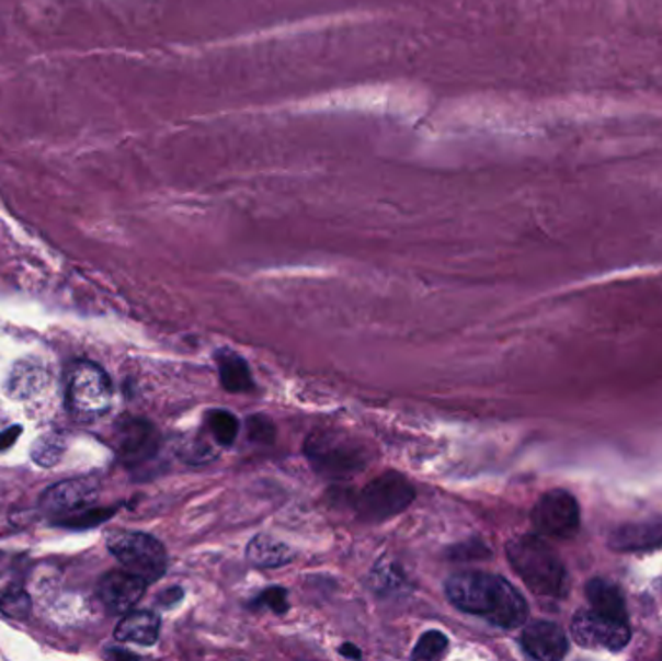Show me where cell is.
I'll return each mask as SVG.
<instances>
[{
  "instance_id": "d4e9b609",
  "label": "cell",
  "mask_w": 662,
  "mask_h": 661,
  "mask_svg": "<svg viewBox=\"0 0 662 661\" xmlns=\"http://www.w3.org/2000/svg\"><path fill=\"white\" fill-rule=\"evenodd\" d=\"M183 597V590L181 588H173V590H169L163 595H159V603H163V605H173V603L179 602Z\"/></svg>"
},
{
  "instance_id": "6da1fadb",
  "label": "cell",
  "mask_w": 662,
  "mask_h": 661,
  "mask_svg": "<svg viewBox=\"0 0 662 661\" xmlns=\"http://www.w3.org/2000/svg\"><path fill=\"white\" fill-rule=\"evenodd\" d=\"M446 595L459 612L471 613L502 628L522 627L529 605L505 578L489 572H457L447 578Z\"/></svg>"
},
{
  "instance_id": "9c48e42d",
  "label": "cell",
  "mask_w": 662,
  "mask_h": 661,
  "mask_svg": "<svg viewBox=\"0 0 662 661\" xmlns=\"http://www.w3.org/2000/svg\"><path fill=\"white\" fill-rule=\"evenodd\" d=\"M98 497V489L90 479H70L50 487L43 494V511L50 516H76L90 511Z\"/></svg>"
},
{
  "instance_id": "3957f363",
  "label": "cell",
  "mask_w": 662,
  "mask_h": 661,
  "mask_svg": "<svg viewBox=\"0 0 662 661\" xmlns=\"http://www.w3.org/2000/svg\"><path fill=\"white\" fill-rule=\"evenodd\" d=\"M305 454L315 471L331 479L353 478L373 461L363 441L338 429L315 431L305 443Z\"/></svg>"
},
{
  "instance_id": "7c38bea8",
  "label": "cell",
  "mask_w": 662,
  "mask_h": 661,
  "mask_svg": "<svg viewBox=\"0 0 662 661\" xmlns=\"http://www.w3.org/2000/svg\"><path fill=\"white\" fill-rule=\"evenodd\" d=\"M118 451L130 464H140L158 453V433L146 421L130 419L118 431Z\"/></svg>"
},
{
  "instance_id": "5b68a950",
  "label": "cell",
  "mask_w": 662,
  "mask_h": 661,
  "mask_svg": "<svg viewBox=\"0 0 662 661\" xmlns=\"http://www.w3.org/2000/svg\"><path fill=\"white\" fill-rule=\"evenodd\" d=\"M107 545L116 561L148 584L166 574V547L156 537L141 532H115L109 537Z\"/></svg>"
},
{
  "instance_id": "44dd1931",
  "label": "cell",
  "mask_w": 662,
  "mask_h": 661,
  "mask_svg": "<svg viewBox=\"0 0 662 661\" xmlns=\"http://www.w3.org/2000/svg\"><path fill=\"white\" fill-rule=\"evenodd\" d=\"M0 612L12 619H25L32 613V600L22 588H9L0 595Z\"/></svg>"
},
{
  "instance_id": "484cf974",
  "label": "cell",
  "mask_w": 662,
  "mask_h": 661,
  "mask_svg": "<svg viewBox=\"0 0 662 661\" xmlns=\"http://www.w3.org/2000/svg\"><path fill=\"white\" fill-rule=\"evenodd\" d=\"M341 656H349V658H361V652L356 648H351V645H345V648H341Z\"/></svg>"
},
{
  "instance_id": "e0dca14e",
  "label": "cell",
  "mask_w": 662,
  "mask_h": 661,
  "mask_svg": "<svg viewBox=\"0 0 662 661\" xmlns=\"http://www.w3.org/2000/svg\"><path fill=\"white\" fill-rule=\"evenodd\" d=\"M217 365H219V377L225 390L229 392H249L254 386L250 375L247 361L231 352L217 353Z\"/></svg>"
},
{
  "instance_id": "cb8c5ba5",
  "label": "cell",
  "mask_w": 662,
  "mask_h": 661,
  "mask_svg": "<svg viewBox=\"0 0 662 661\" xmlns=\"http://www.w3.org/2000/svg\"><path fill=\"white\" fill-rule=\"evenodd\" d=\"M274 435L275 429L270 419L262 418V415L249 419V436L256 443H272Z\"/></svg>"
},
{
  "instance_id": "277c9868",
  "label": "cell",
  "mask_w": 662,
  "mask_h": 661,
  "mask_svg": "<svg viewBox=\"0 0 662 661\" xmlns=\"http://www.w3.org/2000/svg\"><path fill=\"white\" fill-rule=\"evenodd\" d=\"M113 386L107 373L92 361H78L67 378V410L80 423H92L107 413Z\"/></svg>"
},
{
  "instance_id": "d6986e66",
  "label": "cell",
  "mask_w": 662,
  "mask_h": 661,
  "mask_svg": "<svg viewBox=\"0 0 662 661\" xmlns=\"http://www.w3.org/2000/svg\"><path fill=\"white\" fill-rule=\"evenodd\" d=\"M206 421L207 429L217 443L224 446H231L235 443V438L239 435V421L232 413L224 410L209 411Z\"/></svg>"
},
{
  "instance_id": "7a4b0ae2",
  "label": "cell",
  "mask_w": 662,
  "mask_h": 661,
  "mask_svg": "<svg viewBox=\"0 0 662 661\" xmlns=\"http://www.w3.org/2000/svg\"><path fill=\"white\" fill-rule=\"evenodd\" d=\"M507 561L517 577L538 595L563 597L568 592V572L550 545L537 536L514 537L505 545Z\"/></svg>"
},
{
  "instance_id": "52a82bcc",
  "label": "cell",
  "mask_w": 662,
  "mask_h": 661,
  "mask_svg": "<svg viewBox=\"0 0 662 661\" xmlns=\"http://www.w3.org/2000/svg\"><path fill=\"white\" fill-rule=\"evenodd\" d=\"M571 637L587 650L620 652L631 638L628 620L614 619L595 609H581L571 620Z\"/></svg>"
},
{
  "instance_id": "603a6c76",
  "label": "cell",
  "mask_w": 662,
  "mask_h": 661,
  "mask_svg": "<svg viewBox=\"0 0 662 661\" xmlns=\"http://www.w3.org/2000/svg\"><path fill=\"white\" fill-rule=\"evenodd\" d=\"M62 441H58V438H45V441H39L37 446H35L34 458L37 464H42V466H53V464H57L58 458H60V453H62Z\"/></svg>"
},
{
  "instance_id": "ffe728a7",
  "label": "cell",
  "mask_w": 662,
  "mask_h": 661,
  "mask_svg": "<svg viewBox=\"0 0 662 661\" xmlns=\"http://www.w3.org/2000/svg\"><path fill=\"white\" fill-rule=\"evenodd\" d=\"M447 637L444 632H440V630H429V632H424L421 640L416 642L413 650V660H440V658H444L447 652Z\"/></svg>"
},
{
  "instance_id": "5bb4252c",
  "label": "cell",
  "mask_w": 662,
  "mask_h": 661,
  "mask_svg": "<svg viewBox=\"0 0 662 661\" xmlns=\"http://www.w3.org/2000/svg\"><path fill=\"white\" fill-rule=\"evenodd\" d=\"M161 620L153 612H128L115 630L116 640L151 646L158 642Z\"/></svg>"
},
{
  "instance_id": "ba28073f",
  "label": "cell",
  "mask_w": 662,
  "mask_h": 661,
  "mask_svg": "<svg viewBox=\"0 0 662 661\" xmlns=\"http://www.w3.org/2000/svg\"><path fill=\"white\" fill-rule=\"evenodd\" d=\"M530 520L540 536L568 539L580 527V506L568 491L556 489L538 499Z\"/></svg>"
},
{
  "instance_id": "8fae6325",
  "label": "cell",
  "mask_w": 662,
  "mask_h": 661,
  "mask_svg": "<svg viewBox=\"0 0 662 661\" xmlns=\"http://www.w3.org/2000/svg\"><path fill=\"white\" fill-rule=\"evenodd\" d=\"M522 646L527 656L540 661L562 660L570 648L562 628L548 620H535L525 627Z\"/></svg>"
},
{
  "instance_id": "ac0fdd59",
  "label": "cell",
  "mask_w": 662,
  "mask_h": 661,
  "mask_svg": "<svg viewBox=\"0 0 662 661\" xmlns=\"http://www.w3.org/2000/svg\"><path fill=\"white\" fill-rule=\"evenodd\" d=\"M45 383L39 365H16L10 377V392L16 396H32Z\"/></svg>"
},
{
  "instance_id": "30bf717a",
  "label": "cell",
  "mask_w": 662,
  "mask_h": 661,
  "mask_svg": "<svg viewBox=\"0 0 662 661\" xmlns=\"http://www.w3.org/2000/svg\"><path fill=\"white\" fill-rule=\"evenodd\" d=\"M146 588L148 582L130 570H113L101 578L98 594L109 612L125 615L140 602L141 595L146 594Z\"/></svg>"
},
{
  "instance_id": "2e32d148",
  "label": "cell",
  "mask_w": 662,
  "mask_h": 661,
  "mask_svg": "<svg viewBox=\"0 0 662 661\" xmlns=\"http://www.w3.org/2000/svg\"><path fill=\"white\" fill-rule=\"evenodd\" d=\"M587 595L591 609L614 617V619L628 620L626 603H624L620 590L614 586L613 582L603 580V578L591 580L587 584Z\"/></svg>"
},
{
  "instance_id": "9a60e30c",
  "label": "cell",
  "mask_w": 662,
  "mask_h": 661,
  "mask_svg": "<svg viewBox=\"0 0 662 661\" xmlns=\"http://www.w3.org/2000/svg\"><path fill=\"white\" fill-rule=\"evenodd\" d=\"M247 559L256 569H279L293 561V552L275 537L258 536L249 544Z\"/></svg>"
},
{
  "instance_id": "4fadbf2b",
  "label": "cell",
  "mask_w": 662,
  "mask_h": 661,
  "mask_svg": "<svg viewBox=\"0 0 662 661\" xmlns=\"http://www.w3.org/2000/svg\"><path fill=\"white\" fill-rule=\"evenodd\" d=\"M610 545L618 551H647L662 545V520H647L638 524L616 527Z\"/></svg>"
},
{
  "instance_id": "8992f818",
  "label": "cell",
  "mask_w": 662,
  "mask_h": 661,
  "mask_svg": "<svg viewBox=\"0 0 662 661\" xmlns=\"http://www.w3.org/2000/svg\"><path fill=\"white\" fill-rule=\"evenodd\" d=\"M413 501V486L403 476L389 471L373 479L363 489V493L356 499L355 509L358 518L366 522H384L401 514Z\"/></svg>"
},
{
  "instance_id": "7402d4cb",
  "label": "cell",
  "mask_w": 662,
  "mask_h": 661,
  "mask_svg": "<svg viewBox=\"0 0 662 661\" xmlns=\"http://www.w3.org/2000/svg\"><path fill=\"white\" fill-rule=\"evenodd\" d=\"M254 605H256V607H267V609H272V612L277 613V615H283V613L289 609L287 592H285L283 588H270V590H265V592L258 595Z\"/></svg>"
}]
</instances>
